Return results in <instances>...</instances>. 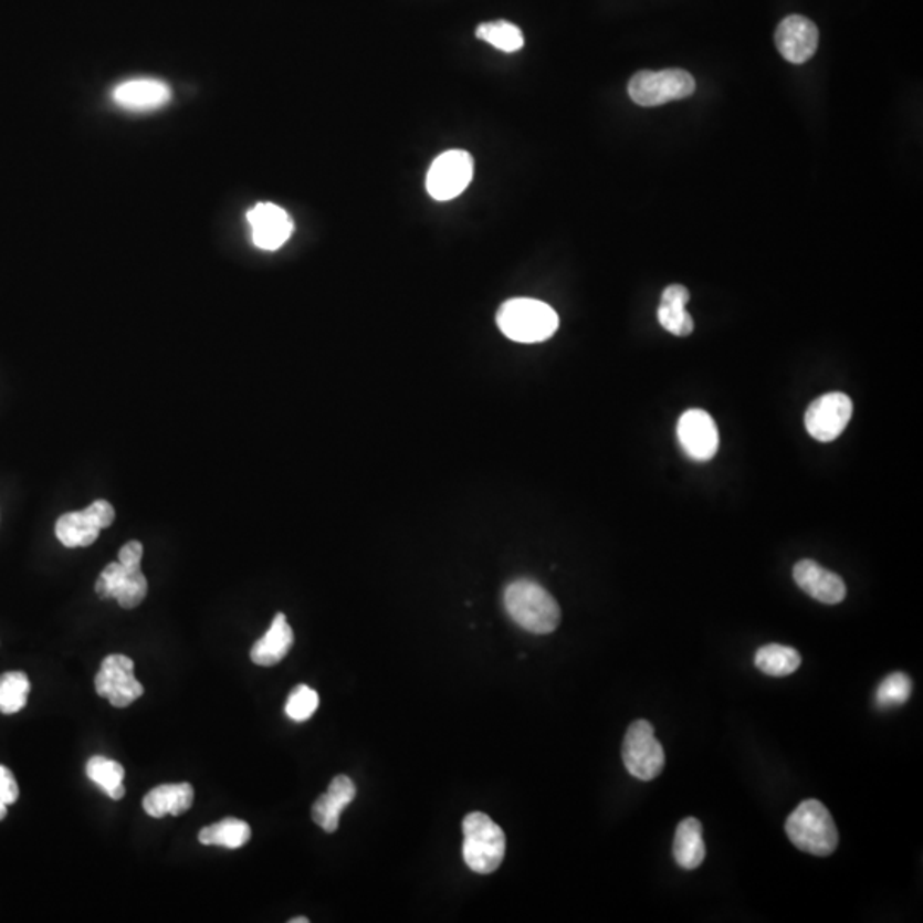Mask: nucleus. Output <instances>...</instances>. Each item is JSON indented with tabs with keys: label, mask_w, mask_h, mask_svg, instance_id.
Listing matches in <instances>:
<instances>
[{
	"label": "nucleus",
	"mask_w": 923,
	"mask_h": 923,
	"mask_svg": "<svg viewBox=\"0 0 923 923\" xmlns=\"http://www.w3.org/2000/svg\"><path fill=\"white\" fill-rule=\"evenodd\" d=\"M506 612L516 625L528 633L549 634L562 622L558 602L537 581L521 578L505 588L503 596Z\"/></svg>",
	"instance_id": "f257e3e1"
},
{
	"label": "nucleus",
	"mask_w": 923,
	"mask_h": 923,
	"mask_svg": "<svg viewBox=\"0 0 923 923\" xmlns=\"http://www.w3.org/2000/svg\"><path fill=\"white\" fill-rule=\"evenodd\" d=\"M788 840L803 852L828 857L837 850L838 829L825 804L804 800L785 822Z\"/></svg>",
	"instance_id": "f03ea898"
},
{
	"label": "nucleus",
	"mask_w": 923,
	"mask_h": 923,
	"mask_svg": "<svg viewBox=\"0 0 923 923\" xmlns=\"http://www.w3.org/2000/svg\"><path fill=\"white\" fill-rule=\"evenodd\" d=\"M497 327L515 343H544L558 331L559 317L549 305L532 298L503 303L496 315Z\"/></svg>",
	"instance_id": "7ed1b4c3"
},
{
	"label": "nucleus",
	"mask_w": 923,
	"mask_h": 923,
	"mask_svg": "<svg viewBox=\"0 0 923 923\" xmlns=\"http://www.w3.org/2000/svg\"><path fill=\"white\" fill-rule=\"evenodd\" d=\"M464 845L462 856L475 874H493L502 866L506 853L503 829L484 812H471L462 822Z\"/></svg>",
	"instance_id": "20e7f679"
},
{
	"label": "nucleus",
	"mask_w": 923,
	"mask_h": 923,
	"mask_svg": "<svg viewBox=\"0 0 923 923\" xmlns=\"http://www.w3.org/2000/svg\"><path fill=\"white\" fill-rule=\"evenodd\" d=\"M696 83L690 72L682 69L637 72L628 84V95L640 106H660L675 99L690 98Z\"/></svg>",
	"instance_id": "39448f33"
},
{
	"label": "nucleus",
	"mask_w": 923,
	"mask_h": 923,
	"mask_svg": "<svg viewBox=\"0 0 923 923\" xmlns=\"http://www.w3.org/2000/svg\"><path fill=\"white\" fill-rule=\"evenodd\" d=\"M622 763L637 780L652 782L662 773L665 753L657 741L653 725L647 720H637L626 731Z\"/></svg>",
	"instance_id": "423d86ee"
},
{
	"label": "nucleus",
	"mask_w": 923,
	"mask_h": 923,
	"mask_svg": "<svg viewBox=\"0 0 923 923\" xmlns=\"http://www.w3.org/2000/svg\"><path fill=\"white\" fill-rule=\"evenodd\" d=\"M114 521V506L98 500L80 512L62 515L55 524V534L65 547H87L98 539L99 531L109 527Z\"/></svg>",
	"instance_id": "0eeeda50"
},
{
	"label": "nucleus",
	"mask_w": 923,
	"mask_h": 923,
	"mask_svg": "<svg viewBox=\"0 0 923 923\" xmlns=\"http://www.w3.org/2000/svg\"><path fill=\"white\" fill-rule=\"evenodd\" d=\"M474 175V161L469 153L453 149L434 159L427 177V189L433 199L452 200L468 189Z\"/></svg>",
	"instance_id": "6e6552de"
},
{
	"label": "nucleus",
	"mask_w": 923,
	"mask_h": 923,
	"mask_svg": "<svg viewBox=\"0 0 923 923\" xmlns=\"http://www.w3.org/2000/svg\"><path fill=\"white\" fill-rule=\"evenodd\" d=\"M95 688L99 696L106 698L117 709H127L144 694L143 684L134 675L133 660L120 653L103 660Z\"/></svg>",
	"instance_id": "1a4fd4ad"
},
{
	"label": "nucleus",
	"mask_w": 923,
	"mask_h": 923,
	"mask_svg": "<svg viewBox=\"0 0 923 923\" xmlns=\"http://www.w3.org/2000/svg\"><path fill=\"white\" fill-rule=\"evenodd\" d=\"M853 402L847 394L829 392L810 403L806 411V430L815 440H837L852 419Z\"/></svg>",
	"instance_id": "9d476101"
},
{
	"label": "nucleus",
	"mask_w": 923,
	"mask_h": 923,
	"mask_svg": "<svg viewBox=\"0 0 923 923\" xmlns=\"http://www.w3.org/2000/svg\"><path fill=\"white\" fill-rule=\"evenodd\" d=\"M678 438L684 453L696 462H709L719 452V428L712 416L701 409H690L681 416Z\"/></svg>",
	"instance_id": "9b49d317"
},
{
	"label": "nucleus",
	"mask_w": 923,
	"mask_h": 923,
	"mask_svg": "<svg viewBox=\"0 0 923 923\" xmlns=\"http://www.w3.org/2000/svg\"><path fill=\"white\" fill-rule=\"evenodd\" d=\"M96 594L102 599L117 600L124 609H134L146 599L147 580L140 566L128 568L118 562L109 563L96 581Z\"/></svg>",
	"instance_id": "f8f14e48"
},
{
	"label": "nucleus",
	"mask_w": 923,
	"mask_h": 923,
	"mask_svg": "<svg viewBox=\"0 0 923 923\" xmlns=\"http://www.w3.org/2000/svg\"><path fill=\"white\" fill-rule=\"evenodd\" d=\"M247 219L252 228L253 245L261 250H280L293 234L294 224L287 212L271 202H261L250 209Z\"/></svg>",
	"instance_id": "ddd939ff"
},
{
	"label": "nucleus",
	"mask_w": 923,
	"mask_h": 923,
	"mask_svg": "<svg viewBox=\"0 0 923 923\" xmlns=\"http://www.w3.org/2000/svg\"><path fill=\"white\" fill-rule=\"evenodd\" d=\"M775 42L785 61L790 64H804L818 50V27L804 15H788L778 24Z\"/></svg>",
	"instance_id": "4468645a"
},
{
	"label": "nucleus",
	"mask_w": 923,
	"mask_h": 923,
	"mask_svg": "<svg viewBox=\"0 0 923 923\" xmlns=\"http://www.w3.org/2000/svg\"><path fill=\"white\" fill-rule=\"evenodd\" d=\"M112 99L118 108L143 114V112H155L168 105L171 99V90L162 81L140 77V80L118 84L112 93Z\"/></svg>",
	"instance_id": "2eb2a0df"
},
{
	"label": "nucleus",
	"mask_w": 923,
	"mask_h": 923,
	"mask_svg": "<svg viewBox=\"0 0 923 923\" xmlns=\"http://www.w3.org/2000/svg\"><path fill=\"white\" fill-rule=\"evenodd\" d=\"M794 580L803 588L807 596L828 606L843 602L847 597V585L840 575L822 568L812 559H803L794 566Z\"/></svg>",
	"instance_id": "dca6fc26"
},
{
	"label": "nucleus",
	"mask_w": 923,
	"mask_h": 923,
	"mask_svg": "<svg viewBox=\"0 0 923 923\" xmlns=\"http://www.w3.org/2000/svg\"><path fill=\"white\" fill-rule=\"evenodd\" d=\"M356 799V785L346 775H339L328 785L324 796L318 797L312 807V818L325 833H334L339 828L343 810Z\"/></svg>",
	"instance_id": "f3484780"
},
{
	"label": "nucleus",
	"mask_w": 923,
	"mask_h": 923,
	"mask_svg": "<svg viewBox=\"0 0 923 923\" xmlns=\"http://www.w3.org/2000/svg\"><path fill=\"white\" fill-rule=\"evenodd\" d=\"M294 643V633L291 626L287 625L286 616L283 612L275 616L268 633L253 643L250 659L256 665L262 668H272L275 663H280L284 657L290 653L291 647Z\"/></svg>",
	"instance_id": "a211bd4d"
},
{
	"label": "nucleus",
	"mask_w": 923,
	"mask_h": 923,
	"mask_svg": "<svg viewBox=\"0 0 923 923\" xmlns=\"http://www.w3.org/2000/svg\"><path fill=\"white\" fill-rule=\"evenodd\" d=\"M690 291L681 284L665 287L660 300L657 317L665 331L678 337H688L694 331L693 317L686 312Z\"/></svg>",
	"instance_id": "6ab92c4d"
},
{
	"label": "nucleus",
	"mask_w": 923,
	"mask_h": 923,
	"mask_svg": "<svg viewBox=\"0 0 923 923\" xmlns=\"http://www.w3.org/2000/svg\"><path fill=\"white\" fill-rule=\"evenodd\" d=\"M196 791L190 784H168L153 788L143 800L144 810L151 818L181 816L192 807Z\"/></svg>",
	"instance_id": "aec40b11"
},
{
	"label": "nucleus",
	"mask_w": 923,
	"mask_h": 923,
	"mask_svg": "<svg viewBox=\"0 0 923 923\" xmlns=\"http://www.w3.org/2000/svg\"><path fill=\"white\" fill-rule=\"evenodd\" d=\"M675 862L684 871H694L706 857L703 828L696 818L682 819L675 829L674 845H672Z\"/></svg>",
	"instance_id": "412c9836"
},
{
	"label": "nucleus",
	"mask_w": 923,
	"mask_h": 923,
	"mask_svg": "<svg viewBox=\"0 0 923 923\" xmlns=\"http://www.w3.org/2000/svg\"><path fill=\"white\" fill-rule=\"evenodd\" d=\"M754 663L763 674L772 675V678H785V675L794 674L800 668L803 657L791 647L772 643L765 644L756 652Z\"/></svg>",
	"instance_id": "4be33fe9"
},
{
	"label": "nucleus",
	"mask_w": 923,
	"mask_h": 923,
	"mask_svg": "<svg viewBox=\"0 0 923 923\" xmlns=\"http://www.w3.org/2000/svg\"><path fill=\"white\" fill-rule=\"evenodd\" d=\"M252 837V829L242 819L227 818L216 822V825L206 826L200 829L199 841L202 845H211V847L230 848L237 850L243 845L249 843Z\"/></svg>",
	"instance_id": "5701e85b"
},
{
	"label": "nucleus",
	"mask_w": 923,
	"mask_h": 923,
	"mask_svg": "<svg viewBox=\"0 0 923 923\" xmlns=\"http://www.w3.org/2000/svg\"><path fill=\"white\" fill-rule=\"evenodd\" d=\"M30 679L24 672L12 671L0 675V712L4 715L21 712L30 694Z\"/></svg>",
	"instance_id": "b1692460"
},
{
	"label": "nucleus",
	"mask_w": 923,
	"mask_h": 923,
	"mask_svg": "<svg viewBox=\"0 0 923 923\" xmlns=\"http://www.w3.org/2000/svg\"><path fill=\"white\" fill-rule=\"evenodd\" d=\"M475 36L506 53L518 52L524 46V34L521 28L508 21L483 23L475 30Z\"/></svg>",
	"instance_id": "393cba45"
},
{
	"label": "nucleus",
	"mask_w": 923,
	"mask_h": 923,
	"mask_svg": "<svg viewBox=\"0 0 923 923\" xmlns=\"http://www.w3.org/2000/svg\"><path fill=\"white\" fill-rule=\"evenodd\" d=\"M913 682L904 672H894L879 684L875 703L879 709H896L912 696Z\"/></svg>",
	"instance_id": "a878e982"
},
{
	"label": "nucleus",
	"mask_w": 923,
	"mask_h": 923,
	"mask_svg": "<svg viewBox=\"0 0 923 923\" xmlns=\"http://www.w3.org/2000/svg\"><path fill=\"white\" fill-rule=\"evenodd\" d=\"M86 775L106 794H109L114 788L124 785L125 769L120 763L112 762V759L103 758V756H93L87 762Z\"/></svg>",
	"instance_id": "bb28decb"
},
{
	"label": "nucleus",
	"mask_w": 923,
	"mask_h": 923,
	"mask_svg": "<svg viewBox=\"0 0 923 923\" xmlns=\"http://www.w3.org/2000/svg\"><path fill=\"white\" fill-rule=\"evenodd\" d=\"M318 703H321V700H318L317 691L312 690L306 684H300L291 691L284 710L294 722H306L317 712Z\"/></svg>",
	"instance_id": "cd10ccee"
},
{
	"label": "nucleus",
	"mask_w": 923,
	"mask_h": 923,
	"mask_svg": "<svg viewBox=\"0 0 923 923\" xmlns=\"http://www.w3.org/2000/svg\"><path fill=\"white\" fill-rule=\"evenodd\" d=\"M18 799H20V787L15 784L14 775L8 766L0 765V800L11 806Z\"/></svg>",
	"instance_id": "c85d7f7f"
},
{
	"label": "nucleus",
	"mask_w": 923,
	"mask_h": 923,
	"mask_svg": "<svg viewBox=\"0 0 923 923\" xmlns=\"http://www.w3.org/2000/svg\"><path fill=\"white\" fill-rule=\"evenodd\" d=\"M144 547L139 541H130V543L125 544L122 547L120 553H118V563H122L124 566H128V568H136V566H140V559H143Z\"/></svg>",
	"instance_id": "c756f323"
},
{
	"label": "nucleus",
	"mask_w": 923,
	"mask_h": 923,
	"mask_svg": "<svg viewBox=\"0 0 923 923\" xmlns=\"http://www.w3.org/2000/svg\"><path fill=\"white\" fill-rule=\"evenodd\" d=\"M125 796V787L120 785V787L114 788V790L109 791L108 797L109 799L120 800L122 797Z\"/></svg>",
	"instance_id": "7c9ffc66"
},
{
	"label": "nucleus",
	"mask_w": 923,
	"mask_h": 923,
	"mask_svg": "<svg viewBox=\"0 0 923 923\" xmlns=\"http://www.w3.org/2000/svg\"><path fill=\"white\" fill-rule=\"evenodd\" d=\"M6 816H8V804L2 803V800H0V821H2V819L6 818Z\"/></svg>",
	"instance_id": "2f4dec72"
},
{
	"label": "nucleus",
	"mask_w": 923,
	"mask_h": 923,
	"mask_svg": "<svg viewBox=\"0 0 923 923\" xmlns=\"http://www.w3.org/2000/svg\"><path fill=\"white\" fill-rule=\"evenodd\" d=\"M310 920L306 916H298V919H291L290 923H308Z\"/></svg>",
	"instance_id": "473e14b6"
}]
</instances>
